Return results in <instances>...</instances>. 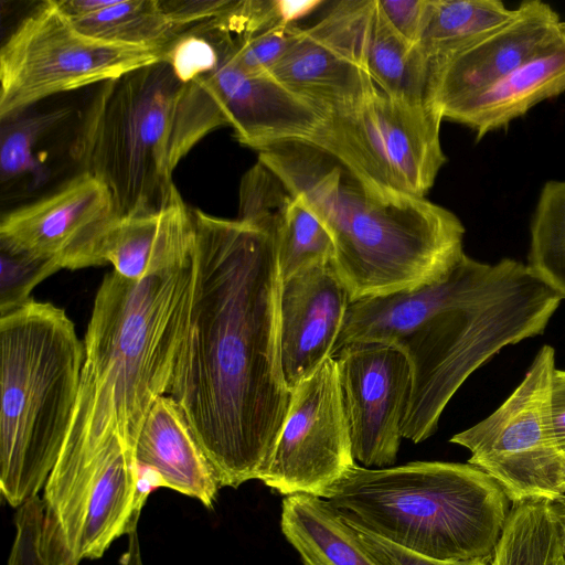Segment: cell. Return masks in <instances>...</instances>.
<instances>
[{
    "label": "cell",
    "mask_w": 565,
    "mask_h": 565,
    "mask_svg": "<svg viewBox=\"0 0 565 565\" xmlns=\"http://www.w3.org/2000/svg\"><path fill=\"white\" fill-rule=\"evenodd\" d=\"M280 526L302 565H384L326 499L286 497Z\"/></svg>",
    "instance_id": "23"
},
{
    "label": "cell",
    "mask_w": 565,
    "mask_h": 565,
    "mask_svg": "<svg viewBox=\"0 0 565 565\" xmlns=\"http://www.w3.org/2000/svg\"><path fill=\"white\" fill-rule=\"evenodd\" d=\"M527 266L565 299V180L541 189L530 224Z\"/></svg>",
    "instance_id": "27"
},
{
    "label": "cell",
    "mask_w": 565,
    "mask_h": 565,
    "mask_svg": "<svg viewBox=\"0 0 565 565\" xmlns=\"http://www.w3.org/2000/svg\"><path fill=\"white\" fill-rule=\"evenodd\" d=\"M551 415L556 443L565 455V371L555 369L551 385Z\"/></svg>",
    "instance_id": "35"
},
{
    "label": "cell",
    "mask_w": 565,
    "mask_h": 565,
    "mask_svg": "<svg viewBox=\"0 0 565 565\" xmlns=\"http://www.w3.org/2000/svg\"><path fill=\"white\" fill-rule=\"evenodd\" d=\"M553 507L558 524L561 550L565 561V494L553 502Z\"/></svg>",
    "instance_id": "37"
},
{
    "label": "cell",
    "mask_w": 565,
    "mask_h": 565,
    "mask_svg": "<svg viewBox=\"0 0 565 565\" xmlns=\"http://www.w3.org/2000/svg\"><path fill=\"white\" fill-rule=\"evenodd\" d=\"M300 31L301 28L295 23H279L245 36L225 33L231 56L243 70L252 74H269Z\"/></svg>",
    "instance_id": "30"
},
{
    "label": "cell",
    "mask_w": 565,
    "mask_h": 565,
    "mask_svg": "<svg viewBox=\"0 0 565 565\" xmlns=\"http://www.w3.org/2000/svg\"><path fill=\"white\" fill-rule=\"evenodd\" d=\"M513 12L499 0H433L419 46L430 62L477 40Z\"/></svg>",
    "instance_id": "26"
},
{
    "label": "cell",
    "mask_w": 565,
    "mask_h": 565,
    "mask_svg": "<svg viewBox=\"0 0 565 565\" xmlns=\"http://www.w3.org/2000/svg\"><path fill=\"white\" fill-rule=\"evenodd\" d=\"M192 260L129 280L108 273L94 300L73 418L42 498L66 493L119 439L136 455L145 420L168 394L184 337Z\"/></svg>",
    "instance_id": "3"
},
{
    "label": "cell",
    "mask_w": 565,
    "mask_h": 565,
    "mask_svg": "<svg viewBox=\"0 0 565 565\" xmlns=\"http://www.w3.org/2000/svg\"><path fill=\"white\" fill-rule=\"evenodd\" d=\"M565 34V21L541 0L477 40L429 62L427 103L441 111L484 90Z\"/></svg>",
    "instance_id": "15"
},
{
    "label": "cell",
    "mask_w": 565,
    "mask_h": 565,
    "mask_svg": "<svg viewBox=\"0 0 565 565\" xmlns=\"http://www.w3.org/2000/svg\"><path fill=\"white\" fill-rule=\"evenodd\" d=\"M562 492L565 494V465H564L563 479H562Z\"/></svg>",
    "instance_id": "38"
},
{
    "label": "cell",
    "mask_w": 565,
    "mask_h": 565,
    "mask_svg": "<svg viewBox=\"0 0 565 565\" xmlns=\"http://www.w3.org/2000/svg\"><path fill=\"white\" fill-rule=\"evenodd\" d=\"M562 556L553 502L525 501L513 504L491 565H558Z\"/></svg>",
    "instance_id": "25"
},
{
    "label": "cell",
    "mask_w": 565,
    "mask_h": 565,
    "mask_svg": "<svg viewBox=\"0 0 565 565\" xmlns=\"http://www.w3.org/2000/svg\"><path fill=\"white\" fill-rule=\"evenodd\" d=\"M194 239L193 211L177 191L156 212L120 217L109 237L105 262L119 276L141 280L191 262Z\"/></svg>",
    "instance_id": "20"
},
{
    "label": "cell",
    "mask_w": 565,
    "mask_h": 565,
    "mask_svg": "<svg viewBox=\"0 0 565 565\" xmlns=\"http://www.w3.org/2000/svg\"><path fill=\"white\" fill-rule=\"evenodd\" d=\"M180 88L159 60L102 83L79 119L72 158L109 189L121 217L156 212L178 191L170 140Z\"/></svg>",
    "instance_id": "8"
},
{
    "label": "cell",
    "mask_w": 565,
    "mask_h": 565,
    "mask_svg": "<svg viewBox=\"0 0 565 565\" xmlns=\"http://www.w3.org/2000/svg\"><path fill=\"white\" fill-rule=\"evenodd\" d=\"M354 460L338 366L329 358L292 391L269 468L260 480L286 497L324 499Z\"/></svg>",
    "instance_id": "12"
},
{
    "label": "cell",
    "mask_w": 565,
    "mask_h": 565,
    "mask_svg": "<svg viewBox=\"0 0 565 565\" xmlns=\"http://www.w3.org/2000/svg\"><path fill=\"white\" fill-rule=\"evenodd\" d=\"M60 270L55 264L0 248V313L23 306L33 288Z\"/></svg>",
    "instance_id": "31"
},
{
    "label": "cell",
    "mask_w": 565,
    "mask_h": 565,
    "mask_svg": "<svg viewBox=\"0 0 565 565\" xmlns=\"http://www.w3.org/2000/svg\"><path fill=\"white\" fill-rule=\"evenodd\" d=\"M555 369V350L543 345L511 395L487 418L450 438L470 451L468 463L488 473L513 504L555 502L564 495L565 455L551 415Z\"/></svg>",
    "instance_id": "11"
},
{
    "label": "cell",
    "mask_w": 565,
    "mask_h": 565,
    "mask_svg": "<svg viewBox=\"0 0 565 565\" xmlns=\"http://www.w3.org/2000/svg\"><path fill=\"white\" fill-rule=\"evenodd\" d=\"M258 161L327 226L352 301L435 281L465 254V226L450 210L374 189L307 140L267 147Z\"/></svg>",
    "instance_id": "4"
},
{
    "label": "cell",
    "mask_w": 565,
    "mask_h": 565,
    "mask_svg": "<svg viewBox=\"0 0 565 565\" xmlns=\"http://www.w3.org/2000/svg\"><path fill=\"white\" fill-rule=\"evenodd\" d=\"M558 565H565V561H564L563 556H562V558L559 559Z\"/></svg>",
    "instance_id": "39"
},
{
    "label": "cell",
    "mask_w": 565,
    "mask_h": 565,
    "mask_svg": "<svg viewBox=\"0 0 565 565\" xmlns=\"http://www.w3.org/2000/svg\"><path fill=\"white\" fill-rule=\"evenodd\" d=\"M324 499L348 524L441 561L491 559L510 513L503 489L468 462L355 463Z\"/></svg>",
    "instance_id": "5"
},
{
    "label": "cell",
    "mask_w": 565,
    "mask_h": 565,
    "mask_svg": "<svg viewBox=\"0 0 565 565\" xmlns=\"http://www.w3.org/2000/svg\"><path fill=\"white\" fill-rule=\"evenodd\" d=\"M306 29L365 71L388 96L427 103L429 61L420 46L392 29L379 0L337 1Z\"/></svg>",
    "instance_id": "16"
},
{
    "label": "cell",
    "mask_w": 565,
    "mask_h": 565,
    "mask_svg": "<svg viewBox=\"0 0 565 565\" xmlns=\"http://www.w3.org/2000/svg\"><path fill=\"white\" fill-rule=\"evenodd\" d=\"M140 489L164 487L212 508L220 484L178 404L161 396L149 412L136 446Z\"/></svg>",
    "instance_id": "18"
},
{
    "label": "cell",
    "mask_w": 565,
    "mask_h": 565,
    "mask_svg": "<svg viewBox=\"0 0 565 565\" xmlns=\"http://www.w3.org/2000/svg\"><path fill=\"white\" fill-rule=\"evenodd\" d=\"M441 121L428 103L394 98L379 88L330 113L306 140L374 189L425 198L447 162Z\"/></svg>",
    "instance_id": "9"
},
{
    "label": "cell",
    "mask_w": 565,
    "mask_h": 565,
    "mask_svg": "<svg viewBox=\"0 0 565 565\" xmlns=\"http://www.w3.org/2000/svg\"><path fill=\"white\" fill-rule=\"evenodd\" d=\"M120 217L109 189L79 171L52 193L6 213L0 248L49 260L60 269L105 265Z\"/></svg>",
    "instance_id": "13"
},
{
    "label": "cell",
    "mask_w": 565,
    "mask_h": 565,
    "mask_svg": "<svg viewBox=\"0 0 565 565\" xmlns=\"http://www.w3.org/2000/svg\"><path fill=\"white\" fill-rule=\"evenodd\" d=\"M181 83L170 141L179 164L207 134L230 125L243 146L260 151L310 138L329 113L269 74H252L231 56L228 36L211 20L181 32L160 52Z\"/></svg>",
    "instance_id": "7"
},
{
    "label": "cell",
    "mask_w": 565,
    "mask_h": 565,
    "mask_svg": "<svg viewBox=\"0 0 565 565\" xmlns=\"http://www.w3.org/2000/svg\"><path fill=\"white\" fill-rule=\"evenodd\" d=\"M160 60L159 51L78 31L54 0L41 2L0 50V119L50 96L102 84Z\"/></svg>",
    "instance_id": "10"
},
{
    "label": "cell",
    "mask_w": 565,
    "mask_h": 565,
    "mask_svg": "<svg viewBox=\"0 0 565 565\" xmlns=\"http://www.w3.org/2000/svg\"><path fill=\"white\" fill-rule=\"evenodd\" d=\"M563 93L565 34L484 90L443 110L441 118L468 127L480 140Z\"/></svg>",
    "instance_id": "19"
},
{
    "label": "cell",
    "mask_w": 565,
    "mask_h": 565,
    "mask_svg": "<svg viewBox=\"0 0 565 565\" xmlns=\"http://www.w3.org/2000/svg\"><path fill=\"white\" fill-rule=\"evenodd\" d=\"M351 302L333 260L282 281L280 362L291 392L331 358Z\"/></svg>",
    "instance_id": "17"
},
{
    "label": "cell",
    "mask_w": 565,
    "mask_h": 565,
    "mask_svg": "<svg viewBox=\"0 0 565 565\" xmlns=\"http://www.w3.org/2000/svg\"><path fill=\"white\" fill-rule=\"evenodd\" d=\"M561 301L527 264H487L465 253L435 281L352 301L332 355L359 341L404 351L413 388L402 435L418 444L435 434L463 382L504 347L543 333Z\"/></svg>",
    "instance_id": "2"
},
{
    "label": "cell",
    "mask_w": 565,
    "mask_h": 565,
    "mask_svg": "<svg viewBox=\"0 0 565 565\" xmlns=\"http://www.w3.org/2000/svg\"><path fill=\"white\" fill-rule=\"evenodd\" d=\"M0 489L18 509L39 495L77 399L84 343L66 312L30 299L0 318Z\"/></svg>",
    "instance_id": "6"
},
{
    "label": "cell",
    "mask_w": 565,
    "mask_h": 565,
    "mask_svg": "<svg viewBox=\"0 0 565 565\" xmlns=\"http://www.w3.org/2000/svg\"><path fill=\"white\" fill-rule=\"evenodd\" d=\"M269 75L329 114L354 106L379 89L365 71L306 28Z\"/></svg>",
    "instance_id": "21"
},
{
    "label": "cell",
    "mask_w": 565,
    "mask_h": 565,
    "mask_svg": "<svg viewBox=\"0 0 565 565\" xmlns=\"http://www.w3.org/2000/svg\"><path fill=\"white\" fill-rule=\"evenodd\" d=\"M170 22L183 32L217 17L228 0H159Z\"/></svg>",
    "instance_id": "34"
},
{
    "label": "cell",
    "mask_w": 565,
    "mask_h": 565,
    "mask_svg": "<svg viewBox=\"0 0 565 565\" xmlns=\"http://www.w3.org/2000/svg\"><path fill=\"white\" fill-rule=\"evenodd\" d=\"M350 526L355 531L359 540L365 548L384 565H491L492 558L441 561L426 557L405 550L366 531L356 529L352 525Z\"/></svg>",
    "instance_id": "33"
},
{
    "label": "cell",
    "mask_w": 565,
    "mask_h": 565,
    "mask_svg": "<svg viewBox=\"0 0 565 565\" xmlns=\"http://www.w3.org/2000/svg\"><path fill=\"white\" fill-rule=\"evenodd\" d=\"M120 565H145L137 531L128 535L127 550L120 557Z\"/></svg>",
    "instance_id": "36"
},
{
    "label": "cell",
    "mask_w": 565,
    "mask_h": 565,
    "mask_svg": "<svg viewBox=\"0 0 565 565\" xmlns=\"http://www.w3.org/2000/svg\"><path fill=\"white\" fill-rule=\"evenodd\" d=\"M291 200L292 195L278 177L257 161L241 181L238 218L277 231Z\"/></svg>",
    "instance_id": "29"
},
{
    "label": "cell",
    "mask_w": 565,
    "mask_h": 565,
    "mask_svg": "<svg viewBox=\"0 0 565 565\" xmlns=\"http://www.w3.org/2000/svg\"><path fill=\"white\" fill-rule=\"evenodd\" d=\"M277 258L282 281L334 258V244L329 230L298 196H292L280 218Z\"/></svg>",
    "instance_id": "28"
},
{
    "label": "cell",
    "mask_w": 565,
    "mask_h": 565,
    "mask_svg": "<svg viewBox=\"0 0 565 565\" xmlns=\"http://www.w3.org/2000/svg\"><path fill=\"white\" fill-rule=\"evenodd\" d=\"M332 358L354 459L366 468L392 466L413 388L407 355L392 343L359 341L342 347Z\"/></svg>",
    "instance_id": "14"
},
{
    "label": "cell",
    "mask_w": 565,
    "mask_h": 565,
    "mask_svg": "<svg viewBox=\"0 0 565 565\" xmlns=\"http://www.w3.org/2000/svg\"><path fill=\"white\" fill-rule=\"evenodd\" d=\"M184 337L168 394L220 487L267 472L292 392L281 369L277 233L193 211Z\"/></svg>",
    "instance_id": "1"
},
{
    "label": "cell",
    "mask_w": 565,
    "mask_h": 565,
    "mask_svg": "<svg viewBox=\"0 0 565 565\" xmlns=\"http://www.w3.org/2000/svg\"><path fill=\"white\" fill-rule=\"evenodd\" d=\"M78 117L71 106L26 110L1 120L0 184L2 194L42 186L51 178L50 159L62 134Z\"/></svg>",
    "instance_id": "22"
},
{
    "label": "cell",
    "mask_w": 565,
    "mask_h": 565,
    "mask_svg": "<svg viewBox=\"0 0 565 565\" xmlns=\"http://www.w3.org/2000/svg\"><path fill=\"white\" fill-rule=\"evenodd\" d=\"M392 29L408 44L419 46L433 0H379Z\"/></svg>",
    "instance_id": "32"
},
{
    "label": "cell",
    "mask_w": 565,
    "mask_h": 565,
    "mask_svg": "<svg viewBox=\"0 0 565 565\" xmlns=\"http://www.w3.org/2000/svg\"><path fill=\"white\" fill-rule=\"evenodd\" d=\"M68 20L88 36L159 53L181 33L159 0H113L99 11Z\"/></svg>",
    "instance_id": "24"
}]
</instances>
